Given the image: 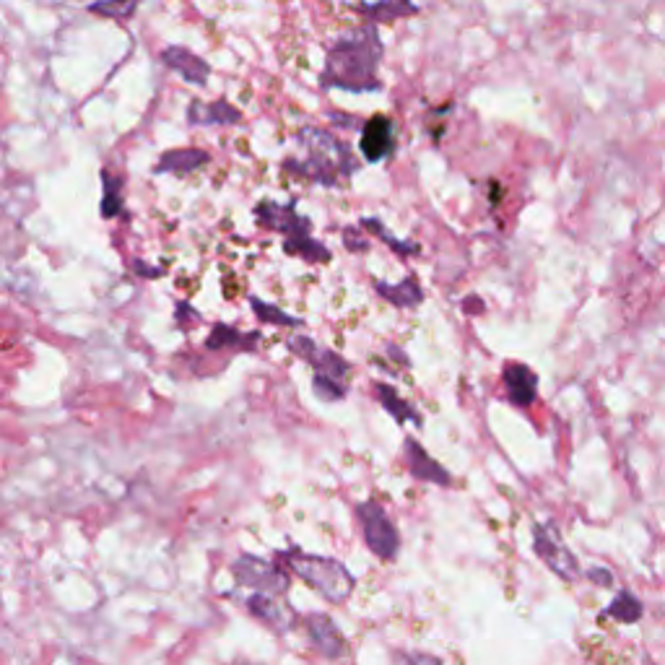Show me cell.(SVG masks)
I'll use <instances>...</instances> for the list:
<instances>
[{
	"mask_svg": "<svg viewBox=\"0 0 665 665\" xmlns=\"http://www.w3.org/2000/svg\"><path fill=\"white\" fill-rule=\"evenodd\" d=\"M395 146V128L393 120L390 117H372L362 130V143H359V149H362L364 159L369 164H377L382 159H388L393 154Z\"/></svg>",
	"mask_w": 665,
	"mask_h": 665,
	"instance_id": "12",
	"label": "cell"
},
{
	"mask_svg": "<svg viewBox=\"0 0 665 665\" xmlns=\"http://www.w3.org/2000/svg\"><path fill=\"white\" fill-rule=\"evenodd\" d=\"M260 343V333H242V330L232 328V325L216 323L211 336L206 338V346L211 351L221 349H234V351H255Z\"/></svg>",
	"mask_w": 665,
	"mask_h": 665,
	"instance_id": "15",
	"label": "cell"
},
{
	"mask_svg": "<svg viewBox=\"0 0 665 665\" xmlns=\"http://www.w3.org/2000/svg\"><path fill=\"white\" fill-rule=\"evenodd\" d=\"M250 304H252V312H255V317H258L260 323L286 325V328H299V325H302V320H299V317L289 315V312H284L281 307H273V304L263 302V299L252 297Z\"/></svg>",
	"mask_w": 665,
	"mask_h": 665,
	"instance_id": "24",
	"label": "cell"
},
{
	"mask_svg": "<svg viewBox=\"0 0 665 665\" xmlns=\"http://www.w3.org/2000/svg\"><path fill=\"white\" fill-rule=\"evenodd\" d=\"M375 289L382 299H388L395 307H419L424 302V291L416 284V278H406L401 284H382L375 281Z\"/></svg>",
	"mask_w": 665,
	"mask_h": 665,
	"instance_id": "19",
	"label": "cell"
},
{
	"mask_svg": "<svg viewBox=\"0 0 665 665\" xmlns=\"http://www.w3.org/2000/svg\"><path fill=\"white\" fill-rule=\"evenodd\" d=\"M255 216L263 226L273 229V232H281L286 237H297V234L310 232V221L299 216L294 211V206H278V203H260L255 208Z\"/></svg>",
	"mask_w": 665,
	"mask_h": 665,
	"instance_id": "13",
	"label": "cell"
},
{
	"mask_svg": "<svg viewBox=\"0 0 665 665\" xmlns=\"http://www.w3.org/2000/svg\"><path fill=\"white\" fill-rule=\"evenodd\" d=\"M375 395H377V401H380V406L385 408V411H388V414L393 416L395 421H398V424H406V421H414L416 427H419V424H421L419 411H416V408L411 406V403H408L406 398H403V395L393 388V385H385V382H377V385H375Z\"/></svg>",
	"mask_w": 665,
	"mask_h": 665,
	"instance_id": "18",
	"label": "cell"
},
{
	"mask_svg": "<svg viewBox=\"0 0 665 665\" xmlns=\"http://www.w3.org/2000/svg\"><path fill=\"white\" fill-rule=\"evenodd\" d=\"M362 11L372 21H395L406 16V13H416V6L411 0H382V3H375V6H362Z\"/></svg>",
	"mask_w": 665,
	"mask_h": 665,
	"instance_id": "23",
	"label": "cell"
},
{
	"mask_svg": "<svg viewBox=\"0 0 665 665\" xmlns=\"http://www.w3.org/2000/svg\"><path fill=\"white\" fill-rule=\"evenodd\" d=\"M278 559L289 567V572L307 582L317 595H323L325 601L333 606H341L351 598L356 588V577L351 575L349 567L330 556L307 554L302 549L278 551Z\"/></svg>",
	"mask_w": 665,
	"mask_h": 665,
	"instance_id": "2",
	"label": "cell"
},
{
	"mask_svg": "<svg viewBox=\"0 0 665 665\" xmlns=\"http://www.w3.org/2000/svg\"><path fill=\"white\" fill-rule=\"evenodd\" d=\"M502 382H504V390H507V398H510L517 408H528L536 403L538 375L528 367V364H523V362L504 364Z\"/></svg>",
	"mask_w": 665,
	"mask_h": 665,
	"instance_id": "11",
	"label": "cell"
},
{
	"mask_svg": "<svg viewBox=\"0 0 665 665\" xmlns=\"http://www.w3.org/2000/svg\"><path fill=\"white\" fill-rule=\"evenodd\" d=\"M247 611L258 621H263L265 627H271L273 632L284 634L294 629L297 624V614L281 601V595L271 593H252L247 598Z\"/></svg>",
	"mask_w": 665,
	"mask_h": 665,
	"instance_id": "10",
	"label": "cell"
},
{
	"mask_svg": "<svg viewBox=\"0 0 665 665\" xmlns=\"http://www.w3.org/2000/svg\"><path fill=\"white\" fill-rule=\"evenodd\" d=\"M390 665H445L437 655L419 653V650H398Z\"/></svg>",
	"mask_w": 665,
	"mask_h": 665,
	"instance_id": "28",
	"label": "cell"
},
{
	"mask_svg": "<svg viewBox=\"0 0 665 665\" xmlns=\"http://www.w3.org/2000/svg\"><path fill=\"white\" fill-rule=\"evenodd\" d=\"M304 146L310 149V159L302 164L297 162H286L289 172H297V175L307 177L312 182H320V185H338V175H351L356 169L354 156L351 151L343 146L338 138H333L328 130L320 128H304L302 136Z\"/></svg>",
	"mask_w": 665,
	"mask_h": 665,
	"instance_id": "3",
	"label": "cell"
},
{
	"mask_svg": "<svg viewBox=\"0 0 665 665\" xmlns=\"http://www.w3.org/2000/svg\"><path fill=\"white\" fill-rule=\"evenodd\" d=\"M136 8L138 0H102V3H94L89 11L99 13V16H107V19L125 21L136 13Z\"/></svg>",
	"mask_w": 665,
	"mask_h": 665,
	"instance_id": "26",
	"label": "cell"
},
{
	"mask_svg": "<svg viewBox=\"0 0 665 665\" xmlns=\"http://www.w3.org/2000/svg\"><path fill=\"white\" fill-rule=\"evenodd\" d=\"M603 614H606L608 619L621 621V624H634V621H640L642 614H645V603H642L632 590H621L614 601L608 603Z\"/></svg>",
	"mask_w": 665,
	"mask_h": 665,
	"instance_id": "20",
	"label": "cell"
},
{
	"mask_svg": "<svg viewBox=\"0 0 665 665\" xmlns=\"http://www.w3.org/2000/svg\"><path fill=\"white\" fill-rule=\"evenodd\" d=\"M343 237H346V245H349V250H354V252L367 250V239L356 237V229H346V232H343Z\"/></svg>",
	"mask_w": 665,
	"mask_h": 665,
	"instance_id": "30",
	"label": "cell"
},
{
	"mask_svg": "<svg viewBox=\"0 0 665 665\" xmlns=\"http://www.w3.org/2000/svg\"><path fill=\"white\" fill-rule=\"evenodd\" d=\"M362 226H367L369 232L377 234V237H380L382 242H388V245L393 247V252H398V255H414V252H419V247L411 245V242H403V239H395L393 234L385 232V226H382L377 219H364Z\"/></svg>",
	"mask_w": 665,
	"mask_h": 665,
	"instance_id": "27",
	"label": "cell"
},
{
	"mask_svg": "<svg viewBox=\"0 0 665 665\" xmlns=\"http://www.w3.org/2000/svg\"><path fill=\"white\" fill-rule=\"evenodd\" d=\"M403 458H406L408 473H411L416 481L442 486V489L452 486V476L447 473V468H442L414 437H406V442H403Z\"/></svg>",
	"mask_w": 665,
	"mask_h": 665,
	"instance_id": "9",
	"label": "cell"
},
{
	"mask_svg": "<svg viewBox=\"0 0 665 665\" xmlns=\"http://www.w3.org/2000/svg\"><path fill=\"white\" fill-rule=\"evenodd\" d=\"M232 665H258V663H250V660H234Z\"/></svg>",
	"mask_w": 665,
	"mask_h": 665,
	"instance_id": "32",
	"label": "cell"
},
{
	"mask_svg": "<svg viewBox=\"0 0 665 665\" xmlns=\"http://www.w3.org/2000/svg\"><path fill=\"white\" fill-rule=\"evenodd\" d=\"M211 156L201 149H175L167 151V154L156 162L154 172L156 175H162V172H169V175H188V172H195L198 167L208 162Z\"/></svg>",
	"mask_w": 665,
	"mask_h": 665,
	"instance_id": "17",
	"label": "cell"
},
{
	"mask_svg": "<svg viewBox=\"0 0 665 665\" xmlns=\"http://www.w3.org/2000/svg\"><path fill=\"white\" fill-rule=\"evenodd\" d=\"M484 310H486L484 302H481L478 297H465L463 299V312H468V315H481Z\"/></svg>",
	"mask_w": 665,
	"mask_h": 665,
	"instance_id": "31",
	"label": "cell"
},
{
	"mask_svg": "<svg viewBox=\"0 0 665 665\" xmlns=\"http://www.w3.org/2000/svg\"><path fill=\"white\" fill-rule=\"evenodd\" d=\"M188 120L193 125H234L242 120V112L229 102H193L188 107Z\"/></svg>",
	"mask_w": 665,
	"mask_h": 665,
	"instance_id": "16",
	"label": "cell"
},
{
	"mask_svg": "<svg viewBox=\"0 0 665 665\" xmlns=\"http://www.w3.org/2000/svg\"><path fill=\"white\" fill-rule=\"evenodd\" d=\"M356 520L362 525L367 549L382 562H393L401 551V536H398V530H395L385 507L377 499H364V502L356 504Z\"/></svg>",
	"mask_w": 665,
	"mask_h": 665,
	"instance_id": "4",
	"label": "cell"
},
{
	"mask_svg": "<svg viewBox=\"0 0 665 665\" xmlns=\"http://www.w3.org/2000/svg\"><path fill=\"white\" fill-rule=\"evenodd\" d=\"M104 182V198H102V216L104 219H112V216L120 214L123 208V193H120V180L110 175V172H102Z\"/></svg>",
	"mask_w": 665,
	"mask_h": 665,
	"instance_id": "25",
	"label": "cell"
},
{
	"mask_svg": "<svg viewBox=\"0 0 665 665\" xmlns=\"http://www.w3.org/2000/svg\"><path fill=\"white\" fill-rule=\"evenodd\" d=\"M304 629L310 637L312 647L323 655L325 660H341L349 653V645L343 640V632L328 614H307L304 616Z\"/></svg>",
	"mask_w": 665,
	"mask_h": 665,
	"instance_id": "8",
	"label": "cell"
},
{
	"mask_svg": "<svg viewBox=\"0 0 665 665\" xmlns=\"http://www.w3.org/2000/svg\"><path fill=\"white\" fill-rule=\"evenodd\" d=\"M533 551H536L538 559H541L559 580L575 582L582 577L577 556L567 549V543L562 541L554 523L533 525Z\"/></svg>",
	"mask_w": 665,
	"mask_h": 665,
	"instance_id": "5",
	"label": "cell"
},
{
	"mask_svg": "<svg viewBox=\"0 0 665 665\" xmlns=\"http://www.w3.org/2000/svg\"><path fill=\"white\" fill-rule=\"evenodd\" d=\"M312 393H315L317 401L338 403L349 395V385H346V380H336V377L323 375V372H315V377H312Z\"/></svg>",
	"mask_w": 665,
	"mask_h": 665,
	"instance_id": "22",
	"label": "cell"
},
{
	"mask_svg": "<svg viewBox=\"0 0 665 665\" xmlns=\"http://www.w3.org/2000/svg\"><path fill=\"white\" fill-rule=\"evenodd\" d=\"M162 60L167 68H172L175 73H180L188 84L203 86L208 81V76H211V68H208L206 60L198 58V55L190 52L188 47L169 45L167 50L162 52Z\"/></svg>",
	"mask_w": 665,
	"mask_h": 665,
	"instance_id": "14",
	"label": "cell"
},
{
	"mask_svg": "<svg viewBox=\"0 0 665 665\" xmlns=\"http://www.w3.org/2000/svg\"><path fill=\"white\" fill-rule=\"evenodd\" d=\"M382 58V42L372 24L338 39L328 52V65L320 76L328 89L346 91H380L377 81V63Z\"/></svg>",
	"mask_w": 665,
	"mask_h": 665,
	"instance_id": "1",
	"label": "cell"
},
{
	"mask_svg": "<svg viewBox=\"0 0 665 665\" xmlns=\"http://www.w3.org/2000/svg\"><path fill=\"white\" fill-rule=\"evenodd\" d=\"M289 351L299 359H304L307 364L315 367V372H323V375L336 377V380H343V377L351 372V364L343 359L341 354H336L333 349H325L320 343H315L312 338L307 336H291L286 341Z\"/></svg>",
	"mask_w": 665,
	"mask_h": 665,
	"instance_id": "7",
	"label": "cell"
},
{
	"mask_svg": "<svg viewBox=\"0 0 665 665\" xmlns=\"http://www.w3.org/2000/svg\"><path fill=\"white\" fill-rule=\"evenodd\" d=\"M284 250L289 252V255H299V258L307 260V263H328L330 260L328 247H325L323 242L312 239L310 232L297 234V237H286Z\"/></svg>",
	"mask_w": 665,
	"mask_h": 665,
	"instance_id": "21",
	"label": "cell"
},
{
	"mask_svg": "<svg viewBox=\"0 0 665 665\" xmlns=\"http://www.w3.org/2000/svg\"><path fill=\"white\" fill-rule=\"evenodd\" d=\"M232 575L234 580H237V585L255 590V593L284 595L291 585L286 569L252 554H239L237 559H234Z\"/></svg>",
	"mask_w": 665,
	"mask_h": 665,
	"instance_id": "6",
	"label": "cell"
},
{
	"mask_svg": "<svg viewBox=\"0 0 665 665\" xmlns=\"http://www.w3.org/2000/svg\"><path fill=\"white\" fill-rule=\"evenodd\" d=\"M585 577H588L590 582H595L598 588H611V585H614V572H608V569L603 567H590L588 572H585Z\"/></svg>",
	"mask_w": 665,
	"mask_h": 665,
	"instance_id": "29",
	"label": "cell"
}]
</instances>
